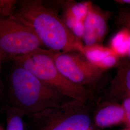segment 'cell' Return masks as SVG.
<instances>
[{"label":"cell","instance_id":"obj_18","mask_svg":"<svg viewBox=\"0 0 130 130\" xmlns=\"http://www.w3.org/2000/svg\"><path fill=\"white\" fill-rule=\"evenodd\" d=\"M117 2L121 3H124V4H130V0H122V1H117Z\"/></svg>","mask_w":130,"mask_h":130},{"label":"cell","instance_id":"obj_13","mask_svg":"<svg viewBox=\"0 0 130 130\" xmlns=\"http://www.w3.org/2000/svg\"><path fill=\"white\" fill-rule=\"evenodd\" d=\"M18 1L0 0V18L13 17L17 9Z\"/></svg>","mask_w":130,"mask_h":130},{"label":"cell","instance_id":"obj_4","mask_svg":"<svg viewBox=\"0 0 130 130\" xmlns=\"http://www.w3.org/2000/svg\"><path fill=\"white\" fill-rule=\"evenodd\" d=\"M42 45L30 28L13 16L0 18V52L3 61L28 54Z\"/></svg>","mask_w":130,"mask_h":130},{"label":"cell","instance_id":"obj_12","mask_svg":"<svg viewBox=\"0 0 130 130\" xmlns=\"http://www.w3.org/2000/svg\"><path fill=\"white\" fill-rule=\"evenodd\" d=\"M90 2H82L73 5H68L70 10L75 19L84 22L89 10L92 6Z\"/></svg>","mask_w":130,"mask_h":130},{"label":"cell","instance_id":"obj_16","mask_svg":"<svg viewBox=\"0 0 130 130\" xmlns=\"http://www.w3.org/2000/svg\"><path fill=\"white\" fill-rule=\"evenodd\" d=\"M71 32L76 37L82 40L84 36V22L78 20L74 27L71 29Z\"/></svg>","mask_w":130,"mask_h":130},{"label":"cell","instance_id":"obj_21","mask_svg":"<svg viewBox=\"0 0 130 130\" xmlns=\"http://www.w3.org/2000/svg\"><path fill=\"white\" fill-rule=\"evenodd\" d=\"M0 130H2V129L1 127V126H0Z\"/></svg>","mask_w":130,"mask_h":130},{"label":"cell","instance_id":"obj_1","mask_svg":"<svg viewBox=\"0 0 130 130\" xmlns=\"http://www.w3.org/2000/svg\"><path fill=\"white\" fill-rule=\"evenodd\" d=\"M14 17L30 28L49 49L84 54L85 46L65 25L54 10L39 0L18 1Z\"/></svg>","mask_w":130,"mask_h":130},{"label":"cell","instance_id":"obj_15","mask_svg":"<svg viewBox=\"0 0 130 130\" xmlns=\"http://www.w3.org/2000/svg\"><path fill=\"white\" fill-rule=\"evenodd\" d=\"M125 114V123L130 129V96H125L123 98L121 104Z\"/></svg>","mask_w":130,"mask_h":130},{"label":"cell","instance_id":"obj_10","mask_svg":"<svg viewBox=\"0 0 130 130\" xmlns=\"http://www.w3.org/2000/svg\"><path fill=\"white\" fill-rule=\"evenodd\" d=\"M113 53L110 48L103 46L99 44L85 46L84 55L91 63L99 68V66L105 58Z\"/></svg>","mask_w":130,"mask_h":130},{"label":"cell","instance_id":"obj_11","mask_svg":"<svg viewBox=\"0 0 130 130\" xmlns=\"http://www.w3.org/2000/svg\"><path fill=\"white\" fill-rule=\"evenodd\" d=\"M125 68L124 70H120L114 79L115 84H118L119 89L124 92L123 98L130 96V66Z\"/></svg>","mask_w":130,"mask_h":130},{"label":"cell","instance_id":"obj_8","mask_svg":"<svg viewBox=\"0 0 130 130\" xmlns=\"http://www.w3.org/2000/svg\"><path fill=\"white\" fill-rule=\"evenodd\" d=\"M125 111L121 105L109 104L102 107L98 112L95 121L100 127H107L122 122L125 123Z\"/></svg>","mask_w":130,"mask_h":130},{"label":"cell","instance_id":"obj_2","mask_svg":"<svg viewBox=\"0 0 130 130\" xmlns=\"http://www.w3.org/2000/svg\"><path fill=\"white\" fill-rule=\"evenodd\" d=\"M12 93L19 112L41 117L72 100L48 86L27 70L15 65L10 76Z\"/></svg>","mask_w":130,"mask_h":130},{"label":"cell","instance_id":"obj_19","mask_svg":"<svg viewBox=\"0 0 130 130\" xmlns=\"http://www.w3.org/2000/svg\"><path fill=\"white\" fill-rule=\"evenodd\" d=\"M3 61V58H2V55L0 52V72H1V64H2V62Z\"/></svg>","mask_w":130,"mask_h":130},{"label":"cell","instance_id":"obj_3","mask_svg":"<svg viewBox=\"0 0 130 130\" xmlns=\"http://www.w3.org/2000/svg\"><path fill=\"white\" fill-rule=\"evenodd\" d=\"M15 65L27 70L48 86L67 98L86 102L90 92L85 87L66 79L57 69L50 49L39 48L14 58Z\"/></svg>","mask_w":130,"mask_h":130},{"label":"cell","instance_id":"obj_6","mask_svg":"<svg viewBox=\"0 0 130 130\" xmlns=\"http://www.w3.org/2000/svg\"><path fill=\"white\" fill-rule=\"evenodd\" d=\"M80 102H83L72 100L48 113L43 117L49 119L42 130H90L91 121L89 115L75 110L83 103Z\"/></svg>","mask_w":130,"mask_h":130},{"label":"cell","instance_id":"obj_7","mask_svg":"<svg viewBox=\"0 0 130 130\" xmlns=\"http://www.w3.org/2000/svg\"><path fill=\"white\" fill-rule=\"evenodd\" d=\"M83 37L85 46L99 44L107 31V23L104 16L92 5L84 21Z\"/></svg>","mask_w":130,"mask_h":130},{"label":"cell","instance_id":"obj_17","mask_svg":"<svg viewBox=\"0 0 130 130\" xmlns=\"http://www.w3.org/2000/svg\"><path fill=\"white\" fill-rule=\"evenodd\" d=\"M126 28L129 31V34H130V35H129V50H128V55L130 58V26H129V27H127V28Z\"/></svg>","mask_w":130,"mask_h":130},{"label":"cell","instance_id":"obj_14","mask_svg":"<svg viewBox=\"0 0 130 130\" xmlns=\"http://www.w3.org/2000/svg\"><path fill=\"white\" fill-rule=\"evenodd\" d=\"M23 121L19 115L14 114L10 117L6 130H23Z\"/></svg>","mask_w":130,"mask_h":130},{"label":"cell","instance_id":"obj_5","mask_svg":"<svg viewBox=\"0 0 130 130\" xmlns=\"http://www.w3.org/2000/svg\"><path fill=\"white\" fill-rule=\"evenodd\" d=\"M50 51L61 74L74 84L84 87L96 83L102 75L103 70L91 63L84 54L76 52Z\"/></svg>","mask_w":130,"mask_h":130},{"label":"cell","instance_id":"obj_20","mask_svg":"<svg viewBox=\"0 0 130 130\" xmlns=\"http://www.w3.org/2000/svg\"><path fill=\"white\" fill-rule=\"evenodd\" d=\"M130 130V128H128L127 129H125V130Z\"/></svg>","mask_w":130,"mask_h":130},{"label":"cell","instance_id":"obj_9","mask_svg":"<svg viewBox=\"0 0 130 130\" xmlns=\"http://www.w3.org/2000/svg\"><path fill=\"white\" fill-rule=\"evenodd\" d=\"M129 32L124 28L112 38L110 49L118 56H124L128 54L129 46Z\"/></svg>","mask_w":130,"mask_h":130}]
</instances>
